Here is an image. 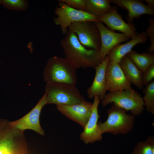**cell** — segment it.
Wrapping results in <instances>:
<instances>
[{
	"mask_svg": "<svg viewBox=\"0 0 154 154\" xmlns=\"http://www.w3.org/2000/svg\"><path fill=\"white\" fill-rule=\"evenodd\" d=\"M65 35L60 42L64 58L75 69L94 68L102 61L99 51L87 48L74 33L68 29Z\"/></svg>",
	"mask_w": 154,
	"mask_h": 154,
	"instance_id": "obj_1",
	"label": "cell"
},
{
	"mask_svg": "<svg viewBox=\"0 0 154 154\" xmlns=\"http://www.w3.org/2000/svg\"><path fill=\"white\" fill-rule=\"evenodd\" d=\"M75 69L64 58L54 56L47 60L43 76L47 83H64L76 85L77 81Z\"/></svg>",
	"mask_w": 154,
	"mask_h": 154,
	"instance_id": "obj_2",
	"label": "cell"
},
{
	"mask_svg": "<svg viewBox=\"0 0 154 154\" xmlns=\"http://www.w3.org/2000/svg\"><path fill=\"white\" fill-rule=\"evenodd\" d=\"M108 117L103 122H98L101 133L113 135L126 134L131 131L134 125L135 116L127 113L124 109L114 104L107 111Z\"/></svg>",
	"mask_w": 154,
	"mask_h": 154,
	"instance_id": "obj_3",
	"label": "cell"
},
{
	"mask_svg": "<svg viewBox=\"0 0 154 154\" xmlns=\"http://www.w3.org/2000/svg\"><path fill=\"white\" fill-rule=\"evenodd\" d=\"M44 95L48 104L69 105L85 100L76 85L64 83H47Z\"/></svg>",
	"mask_w": 154,
	"mask_h": 154,
	"instance_id": "obj_4",
	"label": "cell"
},
{
	"mask_svg": "<svg viewBox=\"0 0 154 154\" xmlns=\"http://www.w3.org/2000/svg\"><path fill=\"white\" fill-rule=\"evenodd\" d=\"M101 100L103 107L110 104H114L126 111L130 112L135 116L141 114L144 109L141 95L132 88L109 92Z\"/></svg>",
	"mask_w": 154,
	"mask_h": 154,
	"instance_id": "obj_5",
	"label": "cell"
},
{
	"mask_svg": "<svg viewBox=\"0 0 154 154\" xmlns=\"http://www.w3.org/2000/svg\"><path fill=\"white\" fill-rule=\"evenodd\" d=\"M23 132L12 127L9 122L0 121V154H27Z\"/></svg>",
	"mask_w": 154,
	"mask_h": 154,
	"instance_id": "obj_6",
	"label": "cell"
},
{
	"mask_svg": "<svg viewBox=\"0 0 154 154\" xmlns=\"http://www.w3.org/2000/svg\"><path fill=\"white\" fill-rule=\"evenodd\" d=\"M58 6L54 10L57 17L54 22L59 26L62 33L65 35L69 26L72 23L78 21H90L96 22L99 21L98 18L86 11L80 10L72 8L59 0Z\"/></svg>",
	"mask_w": 154,
	"mask_h": 154,
	"instance_id": "obj_7",
	"label": "cell"
},
{
	"mask_svg": "<svg viewBox=\"0 0 154 154\" xmlns=\"http://www.w3.org/2000/svg\"><path fill=\"white\" fill-rule=\"evenodd\" d=\"M76 35L80 43L86 47L99 51L101 38L99 29L95 23L90 21L76 22L68 29Z\"/></svg>",
	"mask_w": 154,
	"mask_h": 154,
	"instance_id": "obj_8",
	"label": "cell"
},
{
	"mask_svg": "<svg viewBox=\"0 0 154 154\" xmlns=\"http://www.w3.org/2000/svg\"><path fill=\"white\" fill-rule=\"evenodd\" d=\"M46 104L47 101L44 94L29 112L18 120L9 122V125L13 128L23 132L29 129L36 131L40 135H44V131L40 125V117L42 108Z\"/></svg>",
	"mask_w": 154,
	"mask_h": 154,
	"instance_id": "obj_9",
	"label": "cell"
},
{
	"mask_svg": "<svg viewBox=\"0 0 154 154\" xmlns=\"http://www.w3.org/2000/svg\"><path fill=\"white\" fill-rule=\"evenodd\" d=\"M94 98L90 116L80 135V139L86 144L100 141L103 139L98 125L100 117L98 107L100 100L98 96H95Z\"/></svg>",
	"mask_w": 154,
	"mask_h": 154,
	"instance_id": "obj_10",
	"label": "cell"
},
{
	"mask_svg": "<svg viewBox=\"0 0 154 154\" xmlns=\"http://www.w3.org/2000/svg\"><path fill=\"white\" fill-rule=\"evenodd\" d=\"M100 34L101 46L99 52L102 60L115 46L120 43L128 41L131 38L127 35L110 30L102 22H95Z\"/></svg>",
	"mask_w": 154,
	"mask_h": 154,
	"instance_id": "obj_11",
	"label": "cell"
},
{
	"mask_svg": "<svg viewBox=\"0 0 154 154\" xmlns=\"http://www.w3.org/2000/svg\"><path fill=\"white\" fill-rule=\"evenodd\" d=\"M99 21L105 24L111 31L121 32L131 38L137 34L135 25L126 23L118 12L117 7L112 6L110 11L107 14L98 17Z\"/></svg>",
	"mask_w": 154,
	"mask_h": 154,
	"instance_id": "obj_12",
	"label": "cell"
},
{
	"mask_svg": "<svg viewBox=\"0 0 154 154\" xmlns=\"http://www.w3.org/2000/svg\"><path fill=\"white\" fill-rule=\"evenodd\" d=\"M92 103L84 101L69 105H57V110L63 116L76 122L83 128L90 116Z\"/></svg>",
	"mask_w": 154,
	"mask_h": 154,
	"instance_id": "obj_13",
	"label": "cell"
},
{
	"mask_svg": "<svg viewBox=\"0 0 154 154\" xmlns=\"http://www.w3.org/2000/svg\"><path fill=\"white\" fill-rule=\"evenodd\" d=\"M107 90L113 92L129 89L131 83L125 76L119 63L109 61L106 70Z\"/></svg>",
	"mask_w": 154,
	"mask_h": 154,
	"instance_id": "obj_14",
	"label": "cell"
},
{
	"mask_svg": "<svg viewBox=\"0 0 154 154\" xmlns=\"http://www.w3.org/2000/svg\"><path fill=\"white\" fill-rule=\"evenodd\" d=\"M109 61L108 56L107 55L100 63L94 68L95 70L94 78L92 84L87 91L89 98H94L95 96H98L101 100L106 94V72Z\"/></svg>",
	"mask_w": 154,
	"mask_h": 154,
	"instance_id": "obj_15",
	"label": "cell"
},
{
	"mask_svg": "<svg viewBox=\"0 0 154 154\" xmlns=\"http://www.w3.org/2000/svg\"><path fill=\"white\" fill-rule=\"evenodd\" d=\"M111 3L126 9L127 11V20L133 24L135 19L144 14L154 15V7L144 4L139 0H110Z\"/></svg>",
	"mask_w": 154,
	"mask_h": 154,
	"instance_id": "obj_16",
	"label": "cell"
},
{
	"mask_svg": "<svg viewBox=\"0 0 154 154\" xmlns=\"http://www.w3.org/2000/svg\"><path fill=\"white\" fill-rule=\"evenodd\" d=\"M148 39V37L145 31H142L131 38L127 42L117 45L108 54L109 61L119 64L121 59L132 50L135 46L138 44L145 42Z\"/></svg>",
	"mask_w": 154,
	"mask_h": 154,
	"instance_id": "obj_17",
	"label": "cell"
},
{
	"mask_svg": "<svg viewBox=\"0 0 154 154\" xmlns=\"http://www.w3.org/2000/svg\"><path fill=\"white\" fill-rule=\"evenodd\" d=\"M119 64L125 76L129 82L138 89H143V73L127 55L121 59Z\"/></svg>",
	"mask_w": 154,
	"mask_h": 154,
	"instance_id": "obj_18",
	"label": "cell"
},
{
	"mask_svg": "<svg viewBox=\"0 0 154 154\" xmlns=\"http://www.w3.org/2000/svg\"><path fill=\"white\" fill-rule=\"evenodd\" d=\"M86 10L88 13L98 17L108 13L112 6L110 0H85Z\"/></svg>",
	"mask_w": 154,
	"mask_h": 154,
	"instance_id": "obj_19",
	"label": "cell"
},
{
	"mask_svg": "<svg viewBox=\"0 0 154 154\" xmlns=\"http://www.w3.org/2000/svg\"><path fill=\"white\" fill-rule=\"evenodd\" d=\"M127 55L143 73L154 64L153 52L139 53L132 50Z\"/></svg>",
	"mask_w": 154,
	"mask_h": 154,
	"instance_id": "obj_20",
	"label": "cell"
},
{
	"mask_svg": "<svg viewBox=\"0 0 154 154\" xmlns=\"http://www.w3.org/2000/svg\"><path fill=\"white\" fill-rule=\"evenodd\" d=\"M144 96L142 97L144 106L147 111L154 114V80L145 86L143 90Z\"/></svg>",
	"mask_w": 154,
	"mask_h": 154,
	"instance_id": "obj_21",
	"label": "cell"
},
{
	"mask_svg": "<svg viewBox=\"0 0 154 154\" xmlns=\"http://www.w3.org/2000/svg\"><path fill=\"white\" fill-rule=\"evenodd\" d=\"M132 154H154V137L149 136L145 140L139 141Z\"/></svg>",
	"mask_w": 154,
	"mask_h": 154,
	"instance_id": "obj_22",
	"label": "cell"
},
{
	"mask_svg": "<svg viewBox=\"0 0 154 154\" xmlns=\"http://www.w3.org/2000/svg\"><path fill=\"white\" fill-rule=\"evenodd\" d=\"M0 5L9 9L21 11L27 9L28 3L23 0H0Z\"/></svg>",
	"mask_w": 154,
	"mask_h": 154,
	"instance_id": "obj_23",
	"label": "cell"
},
{
	"mask_svg": "<svg viewBox=\"0 0 154 154\" xmlns=\"http://www.w3.org/2000/svg\"><path fill=\"white\" fill-rule=\"evenodd\" d=\"M149 21V24L145 32L150 42V46L148 50L149 52L152 53L154 51V18H151Z\"/></svg>",
	"mask_w": 154,
	"mask_h": 154,
	"instance_id": "obj_24",
	"label": "cell"
},
{
	"mask_svg": "<svg viewBox=\"0 0 154 154\" xmlns=\"http://www.w3.org/2000/svg\"><path fill=\"white\" fill-rule=\"evenodd\" d=\"M69 6L76 9L86 11L85 0H59Z\"/></svg>",
	"mask_w": 154,
	"mask_h": 154,
	"instance_id": "obj_25",
	"label": "cell"
},
{
	"mask_svg": "<svg viewBox=\"0 0 154 154\" xmlns=\"http://www.w3.org/2000/svg\"><path fill=\"white\" fill-rule=\"evenodd\" d=\"M154 78V64L143 73L142 80L143 86L146 85L152 81Z\"/></svg>",
	"mask_w": 154,
	"mask_h": 154,
	"instance_id": "obj_26",
	"label": "cell"
},
{
	"mask_svg": "<svg viewBox=\"0 0 154 154\" xmlns=\"http://www.w3.org/2000/svg\"><path fill=\"white\" fill-rule=\"evenodd\" d=\"M145 2L147 3L149 6L154 7V0H145Z\"/></svg>",
	"mask_w": 154,
	"mask_h": 154,
	"instance_id": "obj_27",
	"label": "cell"
}]
</instances>
